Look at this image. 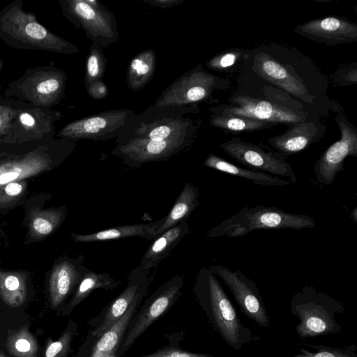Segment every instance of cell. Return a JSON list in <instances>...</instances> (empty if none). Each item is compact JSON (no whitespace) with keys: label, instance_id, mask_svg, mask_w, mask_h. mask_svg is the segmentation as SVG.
I'll list each match as a JSON object with an SVG mask.
<instances>
[{"label":"cell","instance_id":"6da1fadb","mask_svg":"<svg viewBox=\"0 0 357 357\" xmlns=\"http://www.w3.org/2000/svg\"><path fill=\"white\" fill-rule=\"evenodd\" d=\"M199 106L152 108L137 114L130 127L115 139L112 155L138 168L149 162H162L188 151L202 126Z\"/></svg>","mask_w":357,"mask_h":357},{"label":"cell","instance_id":"7a4b0ae2","mask_svg":"<svg viewBox=\"0 0 357 357\" xmlns=\"http://www.w3.org/2000/svg\"><path fill=\"white\" fill-rule=\"evenodd\" d=\"M303 105L325 113L336 102L326 96L328 79L314 61L286 44L260 45L250 50L245 68Z\"/></svg>","mask_w":357,"mask_h":357},{"label":"cell","instance_id":"3957f363","mask_svg":"<svg viewBox=\"0 0 357 357\" xmlns=\"http://www.w3.org/2000/svg\"><path fill=\"white\" fill-rule=\"evenodd\" d=\"M238 84L237 89L227 98L229 105H213L208 109L209 112L289 126L307 120L320 119L327 114L303 105L245 68L241 73Z\"/></svg>","mask_w":357,"mask_h":357},{"label":"cell","instance_id":"277c9868","mask_svg":"<svg viewBox=\"0 0 357 357\" xmlns=\"http://www.w3.org/2000/svg\"><path fill=\"white\" fill-rule=\"evenodd\" d=\"M193 293L213 328L229 346L238 350L251 340V331L242 325L227 294L208 268L199 270Z\"/></svg>","mask_w":357,"mask_h":357},{"label":"cell","instance_id":"5b68a950","mask_svg":"<svg viewBox=\"0 0 357 357\" xmlns=\"http://www.w3.org/2000/svg\"><path fill=\"white\" fill-rule=\"evenodd\" d=\"M0 39L18 49L65 54L79 52L76 45L50 32L37 22L35 15L26 12L19 0H15L0 11Z\"/></svg>","mask_w":357,"mask_h":357},{"label":"cell","instance_id":"8992f818","mask_svg":"<svg viewBox=\"0 0 357 357\" xmlns=\"http://www.w3.org/2000/svg\"><path fill=\"white\" fill-rule=\"evenodd\" d=\"M314 219L305 214L290 213L275 206H245L206 232L209 238L241 237L255 229L314 228Z\"/></svg>","mask_w":357,"mask_h":357},{"label":"cell","instance_id":"52a82bcc","mask_svg":"<svg viewBox=\"0 0 357 357\" xmlns=\"http://www.w3.org/2000/svg\"><path fill=\"white\" fill-rule=\"evenodd\" d=\"M227 77L206 71L202 64L184 73L170 84L153 103L152 108L199 106V103L217 104L216 92L231 86Z\"/></svg>","mask_w":357,"mask_h":357},{"label":"cell","instance_id":"ba28073f","mask_svg":"<svg viewBox=\"0 0 357 357\" xmlns=\"http://www.w3.org/2000/svg\"><path fill=\"white\" fill-rule=\"evenodd\" d=\"M66 80V74L55 67H38L10 83L5 94L31 106L50 108L64 98Z\"/></svg>","mask_w":357,"mask_h":357},{"label":"cell","instance_id":"9c48e42d","mask_svg":"<svg viewBox=\"0 0 357 357\" xmlns=\"http://www.w3.org/2000/svg\"><path fill=\"white\" fill-rule=\"evenodd\" d=\"M63 17L86 37L102 47H107L119 38L114 15L96 0H60Z\"/></svg>","mask_w":357,"mask_h":357},{"label":"cell","instance_id":"30bf717a","mask_svg":"<svg viewBox=\"0 0 357 357\" xmlns=\"http://www.w3.org/2000/svg\"><path fill=\"white\" fill-rule=\"evenodd\" d=\"M183 276L176 275L159 287L140 305L123 335L117 351L122 357L148 328L165 314L182 294Z\"/></svg>","mask_w":357,"mask_h":357},{"label":"cell","instance_id":"8fae6325","mask_svg":"<svg viewBox=\"0 0 357 357\" xmlns=\"http://www.w3.org/2000/svg\"><path fill=\"white\" fill-rule=\"evenodd\" d=\"M136 114L135 111L128 109L101 112L70 122L59 130L57 136L73 142L116 139L130 127Z\"/></svg>","mask_w":357,"mask_h":357},{"label":"cell","instance_id":"7c38bea8","mask_svg":"<svg viewBox=\"0 0 357 357\" xmlns=\"http://www.w3.org/2000/svg\"><path fill=\"white\" fill-rule=\"evenodd\" d=\"M220 147L245 167L286 179L290 183L298 181L291 164L287 161V158L263 145L231 137L229 140L220 144Z\"/></svg>","mask_w":357,"mask_h":357},{"label":"cell","instance_id":"4fadbf2b","mask_svg":"<svg viewBox=\"0 0 357 357\" xmlns=\"http://www.w3.org/2000/svg\"><path fill=\"white\" fill-rule=\"evenodd\" d=\"M341 138L321 155L313 172L317 181L323 185L334 183L337 174L344 170V161L348 156L357 157V129L344 113L335 116Z\"/></svg>","mask_w":357,"mask_h":357},{"label":"cell","instance_id":"5bb4252c","mask_svg":"<svg viewBox=\"0 0 357 357\" xmlns=\"http://www.w3.org/2000/svg\"><path fill=\"white\" fill-rule=\"evenodd\" d=\"M222 280L246 315L261 326L267 327L268 317L259 294L257 284L240 271H231L221 265H211L208 268Z\"/></svg>","mask_w":357,"mask_h":357},{"label":"cell","instance_id":"9a60e30c","mask_svg":"<svg viewBox=\"0 0 357 357\" xmlns=\"http://www.w3.org/2000/svg\"><path fill=\"white\" fill-rule=\"evenodd\" d=\"M149 284L150 280L143 285L121 317L104 334L99 337L87 334L77 357H117L128 326L147 294Z\"/></svg>","mask_w":357,"mask_h":357},{"label":"cell","instance_id":"2e32d148","mask_svg":"<svg viewBox=\"0 0 357 357\" xmlns=\"http://www.w3.org/2000/svg\"><path fill=\"white\" fill-rule=\"evenodd\" d=\"M149 281L147 272L139 266L128 275L126 288L87 323L88 335L99 337L107 331L125 313L143 285Z\"/></svg>","mask_w":357,"mask_h":357},{"label":"cell","instance_id":"e0dca14e","mask_svg":"<svg viewBox=\"0 0 357 357\" xmlns=\"http://www.w3.org/2000/svg\"><path fill=\"white\" fill-rule=\"evenodd\" d=\"M294 31L299 36L328 46L357 40L356 23L339 16L311 20L295 26Z\"/></svg>","mask_w":357,"mask_h":357},{"label":"cell","instance_id":"ac0fdd59","mask_svg":"<svg viewBox=\"0 0 357 357\" xmlns=\"http://www.w3.org/2000/svg\"><path fill=\"white\" fill-rule=\"evenodd\" d=\"M61 118V114L58 111L24 103L15 122L9 140L24 142L40 139L45 135L52 136L54 133L55 123Z\"/></svg>","mask_w":357,"mask_h":357},{"label":"cell","instance_id":"d6986e66","mask_svg":"<svg viewBox=\"0 0 357 357\" xmlns=\"http://www.w3.org/2000/svg\"><path fill=\"white\" fill-rule=\"evenodd\" d=\"M326 126L320 119H311L291 124L282 134L272 136L268 144L288 158L298 153L324 137Z\"/></svg>","mask_w":357,"mask_h":357},{"label":"cell","instance_id":"ffe728a7","mask_svg":"<svg viewBox=\"0 0 357 357\" xmlns=\"http://www.w3.org/2000/svg\"><path fill=\"white\" fill-rule=\"evenodd\" d=\"M46 146L0 162V186L22 181L51 169L53 159Z\"/></svg>","mask_w":357,"mask_h":357},{"label":"cell","instance_id":"44dd1931","mask_svg":"<svg viewBox=\"0 0 357 357\" xmlns=\"http://www.w3.org/2000/svg\"><path fill=\"white\" fill-rule=\"evenodd\" d=\"M84 259H63L53 267L49 279V297L53 308L59 307L75 292L82 275L88 269Z\"/></svg>","mask_w":357,"mask_h":357},{"label":"cell","instance_id":"7402d4cb","mask_svg":"<svg viewBox=\"0 0 357 357\" xmlns=\"http://www.w3.org/2000/svg\"><path fill=\"white\" fill-rule=\"evenodd\" d=\"M190 232L189 225L187 222H183L155 238L142 257L139 268L148 273L152 268L157 267Z\"/></svg>","mask_w":357,"mask_h":357},{"label":"cell","instance_id":"603a6c76","mask_svg":"<svg viewBox=\"0 0 357 357\" xmlns=\"http://www.w3.org/2000/svg\"><path fill=\"white\" fill-rule=\"evenodd\" d=\"M163 218L147 224L116 226L88 234L71 233L75 243H93L128 237H142L149 240L155 238L156 230L163 223Z\"/></svg>","mask_w":357,"mask_h":357},{"label":"cell","instance_id":"cb8c5ba5","mask_svg":"<svg viewBox=\"0 0 357 357\" xmlns=\"http://www.w3.org/2000/svg\"><path fill=\"white\" fill-rule=\"evenodd\" d=\"M204 165L216 171L249 180L256 185L283 187L290 183L286 179L234 165L212 153L208 155Z\"/></svg>","mask_w":357,"mask_h":357},{"label":"cell","instance_id":"d4e9b609","mask_svg":"<svg viewBox=\"0 0 357 357\" xmlns=\"http://www.w3.org/2000/svg\"><path fill=\"white\" fill-rule=\"evenodd\" d=\"M199 190L190 183H186L176 198L169 213L163 218V223L156 230L155 238L187 220L199 206Z\"/></svg>","mask_w":357,"mask_h":357},{"label":"cell","instance_id":"484cf974","mask_svg":"<svg viewBox=\"0 0 357 357\" xmlns=\"http://www.w3.org/2000/svg\"><path fill=\"white\" fill-rule=\"evenodd\" d=\"M156 68V56L152 49H147L136 54L130 61L126 80L132 91L143 89L153 79Z\"/></svg>","mask_w":357,"mask_h":357},{"label":"cell","instance_id":"4316f807","mask_svg":"<svg viewBox=\"0 0 357 357\" xmlns=\"http://www.w3.org/2000/svg\"><path fill=\"white\" fill-rule=\"evenodd\" d=\"M121 282L114 279L109 273H98L87 269L82 275L80 281L65 307V314L70 313L77 305L86 299L93 291H105L116 288Z\"/></svg>","mask_w":357,"mask_h":357},{"label":"cell","instance_id":"83f0119b","mask_svg":"<svg viewBox=\"0 0 357 357\" xmlns=\"http://www.w3.org/2000/svg\"><path fill=\"white\" fill-rule=\"evenodd\" d=\"M209 124L226 133L260 131L271 128L275 125L247 116L210 112Z\"/></svg>","mask_w":357,"mask_h":357},{"label":"cell","instance_id":"f1b7e54d","mask_svg":"<svg viewBox=\"0 0 357 357\" xmlns=\"http://www.w3.org/2000/svg\"><path fill=\"white\" fill-rule=\"evenodd\" d=\"M27 274L0 271V297L10 307L22 305L27 296Z\"/></svg>","mask_w":357,"mask_h":357},{"label":"cell","instance_id":"f546056e","mask_svg":"<svg viewBox=\"0 0 357 357\" xmlns=\"http://www.w3.org/2000/svg\"><path fill=\"white\" fill-rule=\"evenodd\" d=\"M66 208L32 211L29 223V234L31 238L41 240L56 230L64 220Z\"/></svg>","mask_w":357,"mask_h":357},{"label":"cell","instance_id":"4dcf8cb0","mask_svg":"<svg viewBox=\"0 0 357 357\" xmlns=\"http://www.w3.org/2000/svg\"><path fill=\"white\" fill-rule=\"evenodd\" d=\"M250 54V50L248 49L230 48L213 56L206 63V66L221 73H240L243 70Z\"/></svg>","mask_w":357,"mask_h":357},{"label":"cell","instance_id":"1f68e13d","mask_svg":"<svg viewBox=\"0 0 357 357\" xmlns=\"http://www.w3.org/2000/svg\"><path fill=\"white\" fill-rule=\"evenodd\" d=\"M6 347L8 353L15 357H37L38 345L27 325L9 331Z\"/></svg>","mask_w":357,"mask_h":357},{"label":"cell","instance_id":"d6a6232c","mask_svg":"<svg viewBox=\"0 0 357 357\" xmlns=\"http://www.w3.org/2000/svg\"><path fill=\"white\" fill-rule=\"evenodd\" d=\"M107 58L103 47L92 42L86 59V72L84 84L86 89L93 83L102 80L106 69Z\"/></svg>","mask_w":357,"mask_h":357},{"label":"cell","instance_id":"836d02e7","mask_svg":"<svg viewBox=\"0 0 357 357\" xmlns=\"http://www.w3.org/2000/svg\"><path fill=\"white\" fill-rule=\"evenodd\" d=\"M77 335V325L74 321L70 320L57 340L48 342L44 357H70L73 340Z\"/></svg>","mask_w":357,"mask_h":357},{"label":"cell","instance_id":"e575fe53","mask_svg":"<svg viewBox=\"0 0 357 357\" xmlns=\"http://www.w3.org/2000/svg\"><path fill=\"white\" fill-rule=\"evenodd\" d=\"M178 333H176V338L172 339L169 335V344L155 351L141 356L139 357H215L208 354H202L183 350L179 347V342L184 337L183 331H181L178 338Z\"/></svg>","mask_w":357,"mask_h":357},{"label":"cell","instance_id":"d590c367","mask_svg":"<svg viewBox=\"0 0 357 357\" xmlns=\"http://www.w3.org/2000/svg\"><path fill=\"white\" fill-rule=\"evenodd\" d=\"M13 105L9 103L6 104L5 100H1L0 103V140H9L11 135L13 126L19 112L23 105Z\"/></svg>","mask_w":357,"mask_h":357},{"label":"cell","instance_id":"8d00e7d4","mask_svg":"<svg viewBox=\"0 0 357 357\" xmlns=\"http://www.w3.org/2000/svg\"><path fill=\"white\" fill-rule=\"evenodd\" d=\"M26 188L24 181L8 183L0 186V208L16 204L22 197Z\"/></svg>","mask_w":357,"mask_h":357},{"label":"cell","instance_id":"74e56055","mask_svg":"<svg viewBox=\"0 0 357 357\" xmlns=\"http://www.w3.org/2000/svg\"><path fill=\"white\" fill-rule=\"evenodd\" d=\"M328 82L339 86H347L357 82V63L345 65L340 67L328 78Z\"/></svg>","mask_w":357,"mask_h":357},{"label":"cell","instance_id":"f35d334b","mask_svg":"<svg viewBox=\"0 0 357 357\" xmlns=\"http://www.w3.org/2000/svg\"><path fill=\"white\" fill-rule=\"evenodd\" d=\"M86 89L88 95L95 100L102 99L108 95V89L103 80L93 83Z\"/></svg>","mask_w":357,"mask_h":357},{"label":"cell","instance_id":"ab89813d","mask_svg":"<svg viewBox=\"0 0 357 357\" xmlns=\"http://www.w3.org/2000/svg\"><path fill=\"white\" fill-rule=\"evenodd\" d=\"M304 326L312 334L323 333L326 330V323L319 317H307L303 321Z\"/></svg>","mask_w":357,"mask_h":357},{"label":"cell","instance_id":"60d3db41","mask_svg":"<svg viewBox=\"0 0 357 357\" xmlns=\"http://www.w3.org/2000/svg\"><path fill=\"white\" fill-rule=\"evenodd\" d=\"M142 1L152 6L167 8L179 5L184 0H143Z\"/></svg>","mask_w":357,"mask_h":357},{"label":"cell","instance_id":"b9f144b4","mask_svg":"<svg viewBox=\"0 0 357 357\" xmlns=\"http://www.w3.org/2000/svg\"><path fill=\"white\" fill-rule=\"evenodd\" d=\"M301 357H335V356L328 351H321L315 354H310L308 356Z\"/></svg>","mask_w":357,"mask_h":357},{"label":"cell","instance_id":"7bdbcfd3","mask_svg":"<svg viewBox=\"0 0 357 357\" xmlns=\"http://www.w3.org/2000/svg\"><path fill=\"white\" fill-rule=\"evenodd\" d=\"M351 219L354 220V222H356L357 221V208L355 207L353 211L351 213Z\"/></svg>","mask_w":357,"mask_h":357},{"label":"cell","instance_id":"ee69618b","mask_svg":"<svg viewBox=\"0 0 357 357\" xmlns=\"http://www.w3.org/2000/svg\"><path fill=\"white\" fill-rule=\"evenodd\" d=\"M3 155H4V153H0V162L3 160Z\"/></svg>","mask_w":357,"mask_h":357},{"label":"cell","instance_id":"f6af8a7d","mask_svg":"<svg viewBox=\"0 0 357 357\" xmlns=\"http://www.w3.org/2000/svg\"><path fill=\"white\" fill-rule=\"evenodd\" d=\"M0 357H6L3 353L0 352Z\"/></svg>","mask_w":357,"mask_h":357},{"label":"cell","instance_id":"bcb514c9","mask_svg":"<svg viewBox=\"0 0 357 357\" xmlns=\"http://www.w3.org/2000/svg\"><path fill=\"white\" fill-rule=\"evenodd\" d=\"M1 67H2V61L0 60V70L1 69Z\"/></svg>","mask_w":357,"mask_h":357}]
</instances>
